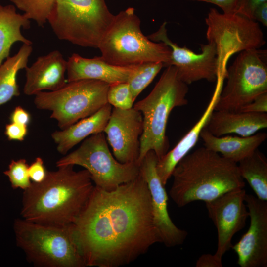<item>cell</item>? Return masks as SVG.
<instances>
[{"label": "cell", "instance_id": "obj_1", "mask_svg": "<svg viewBox=\"0 0 267 267\" xmlns=\"http://www.w3.org/2000/svg\"><path fill=\"white\" fill-rule=\"evenodd\" d=\"M73 226L86 267L127 265L161 243L150 193L140 174L112 191L95 186Z\"/></svg>", "mask_w": 267, "mask_h": 267}, {"label": "cell", "instance_id": "obj_2", "mask_svg": "<svg viewBox=\"0 0 267 267\" xmlns=\"http://www.w3.org/2000/svg\"><path fill=\"white\" fill-rule=\"evenodd\" d=\"M74 166L64 165L47 171L44 181L32 182L24 190L20 213L23 219L58 226L74 223L95 187L87 170L76 171Z\"/></svg>", "mask_w": 267, "mask_h": 267}, {"label": "cell", "instance_id": "obj_3", "mask_svg": "<svg viewBox=\"0 0 267 267\" xmlns=\"http://www.w3.org/2000/svg\"><path fill=\"white\" fill-rule=\"evenodd\" d=\"M169 195L179 207L195 201L207 202L245 182L237 164L205 147L188 153L176 165Z\"/></svg>", "mask_w": 267, "mask_h": 267}, {"label": "cell", "instance_id": "obj_4", "mask_svg": "<svg viewBox=\"0 0 267 267\" xmlns=\"http://www.w3.org/2000/svg\"><path fill=\"white\" fill-rule=\"evenodd\" d=\"M188 91L187 85L179 79L175 67L170 65L150 93L134 105L142 114L143 122L139 164L150 150L155 153L158 160L168 151L169 142L166 134L168 120L173 109L187 104Z\"/></svg>", "mask_w": 267, "mask_h": 267}, {"label": "cell", "instance_id": "obj_5", "mask_svg": "<svg viewBox=\"0 0 267 267\" xmlns=\"http://www.w3.org/2000/svg\"><path fill=\"white\" fill-rule=\"evenodd\" d=\"M13 229L17 246L34 265L41 267H86L73 224L65 226L44 224L22 218L14 221Z\"/></svg>", "mask_w": 267, "mask_h": 267}, {"label": "cell", "instance_id": "obj_6", "mask_svg": "<svg viewBox=\"0 0 267 267\" xmlns=\"http://www.w3.org/2000/svg\"><path fill=\"white\" fill-rule=\"evenodd\" d=\"M98 48L106 61L116 66L159 62L166 67L170 63V47L164 43L151 41L143 34L140 20L133 7L114 16Z\"/></svg>", "mask_w": 267, "mask_h": 267}, {"label": "cell", "instance_id": "obj_7", "mask_svg": "<svg viewBox=\"0 0 267 267\" xmlns=\"http://www.w3.org/2000/svg\"><path fill=\"white\" fill-rule=\"evenodd\" d=\"M114 16L105 0H56L47 22L59 40L98 48Z\"/></svg>", "mask_w": 267, "mask_h": 267}, {"label": "cell", "instance_id": "obj_8", "mask_svg": "<svg viewBox=\"0 0 267 267\" xmlns=\"http://www.w3.org/2000/svg\"><path fill=\"white\" fill-rule=\"evenodd\" d=\"M109 87L106 83L94 80L67 82L57 90L37 93L34 103L39 109L50 111V118L57 121L62 130L91 115L108 103Z\"/></svg>", "mask_w": 267, "mask_h": 267}, {"label": "cell", "instance_id": "obj_9", "mask_svg": "<svg viewBox=\"0 0 267 267\" xmlns=\"http://www.w3.org/2000/svg\"><path fill=\"white\" fill-rule=\"evenodd\" d=\"M103 132L86 138L75 150L60 158L56 167L79 165L90 174L94 185L112 191L135 178L139 174L137 162L122 163L111 154Z\"/></svg>", "mask_w": 267, "mask_h": 267}, {"label": "cell", "instance_id": "obj_10", "mask_svg": "<svg viewBox=\"0 0 267 267\" xmlns=\"http://www.w3.org/2000/svg\"><path fill=\"white\" fill-rule=\"evenodd\" d=\"M266 52L250 49L239 53L227 69L225 86L214 110L240 111L260 95L267 92Z\"/></svg>", "mask_w": 267, "mask_h": 267}, {"label": "cell", "instance_id": "obj_11", "mask_svg": "<svg viewBox=\"0 0 267 267\" xmlns=\"http://www.w3.org/2000/svg\"><path fill=\"white\" fill-rule=\"evenodd\" d=\"M205 23L206 38L215 45L220 77L223 79L226 77V65L231 56L247 49H259L266 43L259 23L237 13H221L211 8Z\"/></svg>", "mask_w": 267, "mask_h": 267}, {"label": "cell", "instance_id": "obj_12", "mask_svg": "<svg viewBox=\"0 0 267 267\" xmlns=\"http://www.w3.org/2000/svg\"><path fill=\"white\" fill-rule=\"evenodd\" d=\"M166 24L164 22L157 31L147 37L170 47V65L175 67L179 79L187 85L201 80L216 82L220 77V70L215 44L209 42L201 44V53H196L186 46L181 47L172 41L167 35Z\"/></svg>", "mask_w": 267, "mask_h": 267}, {"label": "cell", "instance_id": "obj_13", "mask_svg": "<svg viewBox=\"0 0 267 267\" xmlns=\"http://www.w3.org/2000/svg\"><path fill=\"white\" fill-rule=\"evenodd\" d=\"M246 194L243 188L236 189L205 202L209 216L217 229V249L214 255L220 259L231 248L235 234L246 225L249 217Z\"/></svg>", "mask_w": 267, "mask_h": 267}, {"label": "cell", "instance_id": "obj_14", "mask_svg": "<svg viewBox=\"0 0 267 267\" xmlns=\"http://www.w3.org/2000/svg\"><path fill=\"white\" fill-rule=\"evenodd\" d=\"M158 159L153 150L148 151L139 163V174L146 181L151 199L154 223L161 243L168 247L182 244L187 232L178 227L168 211V195L156 171Z\"/></svg>", "mask_w": 267, "mask_h": 267}, {"label": "cell", "instance_id": "obj_15", "mask_svg": "<svg viewBox=\"0 0 267 267\" xmlns=\"http://www.w3.org/2000/svg\"><path fill=\"white\" fill-rule=\"evenodd\" d=\"M250 224L247 232L231 248L241 267L267 266V202L246 194Z\"/></svg>", "mask_w": 267, "mask_h": 267}, {"label": "cell", "instance_id": "obj_16", "mask_svg": "<svg viewBox=\"0 0 267 267\" xmlns=\"http://www.w3.org/2000/svg\"><path fill=\"white\" fill-rule=\"evenodd\" d=\"M143 130V117L139 111L134 107L112 109L103 133L117 161L122 163L138 161Z\"/></svg>", "mask_w": 267, "mask_h": 267}, {"label": "cell", "instance_id": "obj_17", "mask_svg": "<svg viewBox=\"0 0 267 267\" xmlns=\"http://www.w3.org/2000/svg\"><path fill=\"white\" fill-rule=\"evenodd\" d=\"M67 64L62 53L57 50L38 57L30 67L25 68L24 94L35 95L44 90L52 91L62 88L67 83L65 76Z\"/></svg>", "mask_w": 267, "mask_h": 267}, {"label": "cell", "instance_id": "obj_18", "mask_svg": "<svg viewBox=\"0 0 267 267\" xmlns=\"http://www.w3.org/2000/svg\"><path fill=\"white\" fill-rule=\"evenodd\" d=\"M67 62V82L94 80L109 85L127 82L136 66H116L109 63L101 56L87 58L77 53L72 54Z\"/></svg>", "mask_w": 267, "mask_h": 267}, {"label": "cell", "instance_id": "obj_19", "mask_svg": "<svg viewBox=\"0 0 267 267\" xmlns=\"http://www.w3.org/2000/svg\"><path fill=\"white\" fill-rule=\"evenodd\" d=\"M267 127V113L220 110L213 111L205 128L216 136L231 134L248 136Z\"/></svg>", "mask_w": 267, "mask_h": 267}, {"label": "cell", "instance_id": "obj_20", "mask_svg": "<svg viewBox=\"0 0 267 267\" xmlns=\"http://www.w3.org/2000/svg\"><path fill=\"white\" fill-rule=\"evenodd\" d=\"M212 97L201 117L188 132L171 150L158 160L156 171L163 184L165 186L171 177L177 164L195 145L202 131L205 128L222 89L223 82L217 81Z\"/></svg>", "mask_w": 267, "mask_h": 267}, {"label": "cell", "instance_id": "obj_21", "mask_svg": "<svg viewBox=\"0 0 267 267\" xmlns=\"http://www.w3.org/2000/svg\"><path fill=\"white\" fill-rule=\"evenodd\" d=\"M112 106L107 103L91 115L84 118L51 134L57 150L66 154L71 148L89 136L104 132L109 119Z\"/></svg>", "mask_w": 267, "mask_h": 267}, {"label": "cell", "instance_id": "obj_22", "mask_svg": "<svg viewBox=\"0 0 267 267\" xmlns=\"http://www.w3.org/2000/svg\"><path fill=\"white\" fill-rule=\"evenodd\" d=\"M200 137L206 148L218 153L236 163L254 152L267 137L266 133H257L248 136H216L204 128Z\"/></svg>", "mask_w": 267, "mask_h": 267}, {"label": "cell", "instance_id": "obj_23", "mask_svg": "<svg viewBox=\"0 0 267 267\" xmlns=\"http://www.w3.org/2000/svg\"><path fill=\"white\" fill-rule=\"evenodd\" d=\"M30 27V20L24 14L17 12L13 4H0V66L9 56L13 44L17 42L32 44V42L25 37L21 29Z\"/></svg>", "mask_w": 267, "mask_h": 267}, {"label": "cell", "instance_id": "obj_24", "mask_svg": "<svg viewBox=\"0 0 267 267\" xmlns=\"http://www.w3.org/2000/svg\"><path fill=\"white\" fill-rule=\"evenodd\" d=\"M32 50V44H23L16 54L7 57L0 66V106L20 95L17 75L19 70L28 66Z\"/></svg>", "mask_w": 267, "mask_h": 267}, {"label": "cell", "instance_id": "obj_25", "mask_svg": "<svg viewBox=\"0 0 267 267\" xmlns=\"http://www.w3.org/2000/svg\"><path fill=\"white\" fill-rule=\"evenodd\" d=\"M241 176L260 200L267 201V160L258 149L238 163Z\"/></svg>", "mask_w": 267, "mask_h": 267}, {"label": "cell", "instance_id": "obj_26", "mask_svg": "<svg viewBox=\"0 0 267 267\" xmlns=\"http://www.w3.org/2000/svg\"><path fill=\"white\" fill-rule=\"evenodd\" d=\"M163 67L164 64L159 62H146L136 65L127 82L134 100Z\"/></svg>", "mask_w": 267, "mask_h": 267}, {"label": "cell", "instance_id": "obj_27", "mask_svg": "<svg viewBox=\"0 0 267 267\" xmlns=\"http://www.w3.org/2000/svg\"><path fill=\"white\" fill-rule=\"evenodd\" d=\"M23 12L29 20H33L43 27L47 22L48 16L56 0H9Z\"/></svg>", "mask_w": 267, "mask_h": 267}, {"label": "cell", "instance_id": "obj_28", "mask_svg": "<svg viewBox=\"0 0 267 267\" xmlns=\"http://www.w3.org/2000/svg\"><path fill=\"white\" fill-rule=\"evenodd\" d=\"M107 99L108 103L114 108L123 110L132 108L135 101L127 82L110 85Z\"/></svg>", "mask_w": 267, "mask_h": 267}, {"label": "cell", "instance_id": "obj_29", "mask_svg": "<svg viewBox=\"0 0 267 267\" xmlns=\"http://www.w3.org/2000/svg\"><path fill=\"white\" fill-rule=\"evenodd\" d=\"M29 165L25 159L12 160L4 174L9 178L13 189L25 190L30 187L31 182L28 173Z\"/></svg>", "mask_w": 267, "mask_h": 267}, {"label": "cell", "instance_id": "obj_30", "mask_svg": "<svg viewBox=\"0 0 267 267\" xmlns=\"http://www.w3.org/2000/svg\"><path fill=\"white\" fill-rule=\"evenodd\" d=\"M47 171L42 158L38 157L28 167V173L32 182L40 183L45 178Z\"/></svg>", "mask_w": 267, "mask_h": 267}, {"label": "cell", "instance_id": "obj_31", "mask_svg": "<svg viewBox=\"0 0 267 267\" xmlns=\"http://www.w3.org/2000/svg\"><path fill=\"white\" fill-rule=\"evenodd\" d=\"M28 133V126L10 122L5 126V134L9 140L22 141Z\"/></svg>", "mask_w": 267, "mask_h": 267}, {"label": "cell", "instance_id": "obj_32", "mask_svg": "<svg viewBox=\"0 0 267 267\" xmlns=\"http://www.w3.org/2000/svg\"><path fill=\"white\" fill-rule=\"evenodd\" d=\"M267 0H240L236 13L253 20V14L257 7Z\"/></svg>", "mask_w": 267, "mask_h": 267}, {"label": "cell", "instance_id": "obj_33", "mask_svg": "<svg viewBox=\"0 0 267 267\" xmlns=\"http://www.w3.org/2000/svg\"><path fill=\"white\" fill-rule=\"evenodd\" d=\"M240 111L251 113H267V92L256 97L249 103L243 106Z\"/></svg>", "mask_w": 267, "mask_h": 267}, {"label": "cell", "instance_id": "obj_34", "mask_svg": "<svg viewBox=\"0 0 267 267\" xmlns=\"http://www.w3.org/2000/svg\"><path fill=\"white\" fill-rule=\"evenodd\" d=\"M191 1L205 2L219 7L225 14L236 13L240 0H186Z\"/></svg>", "mask_w": 267, "mask_h": 267}, {"label": "cell", "instance_id": "obj_35", "mask_svg": "<svg viewBox=\"0 0 267 267\" xmlns=\"http://www.w3.org/2000/svg\"><path fill=\"white\" fill-rule=\"evenodd\" d=\"M9 120L10 122L28 126L31 121V115L26 110L18 106L11 113Z\"/></svg>", "mask_w": 267, "mask_h": 267}, {"label": "cell", "instance_id": "obj_36", "mask_svg": "<svg viewBox=\"0 0 267 267\" xmlns=\"http://www.w3.org/2000/svg\"><path fill=\"white\" fill-rule=\"evenodd\" d=\"M196 267H222V260L215 255L205 254L200 256L196 263Z\"/></svg>", "mask_w": 267, "mask_h": 267}, {"label": "cell", "instance_id": "obj_37", "mask_svg": "<svg viewBox=\"0 0 267 267\" xmlns=\"http://www.w3.org/2000/svg\"><path fill=\"white\" fill-rule=\"evenodd\" d=\"M253 20L257 21L265 26H267V2L259 5L253 14Z\"/></svg>", "mask_w": 267, "mask_h": 267}]
</instances>
